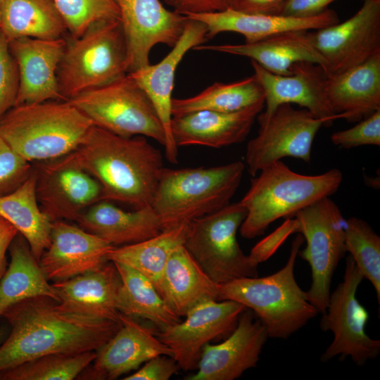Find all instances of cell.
Listing matches in <instances>:
<instances>
[{"mask_svg": "<svg viewBox=\"0 0 380 380\" xmlns=\"http://www.w3.org/2000/svg\"><path fill=\"white\" fill-rule=\"evenodd\" d=\"M68 101L95 126L125 137L151 138L165 146V132L151 99L128 73Z\"/></svg>", "mask_w": 380, "mask_h": 380, "instance_id": "ba28073f", "label": "cell"}, {"mask_svg": "<svg viewBox=\"0 0 380 380\" xmlns=\"http://www.w3.org/2000/svg\"><path fill=\"white\" fill-rule=\"evenodd\" d=\"M186 16L205 25L208 39L221 32H232L243 35L245 43L258 42L284 32L317 30L339 23L337 13L331 9L308 18L246 13L231 8L217 12L189 14Z\"/></svg>", "mask_w": 380, "mask_h": 380, "instance_id": "cb8c5ba5", "label": "cell"}, {"mask_svg": "<svg viewBox=\"0 0 380 380\" xmlns=\"http://www.w3.org/2000/svg\"><path fill=\"white\" fill-rule=\"evenodd\" d=\"M91 125L68 100H51L13 107L0 120V136L32 163L72 152Z\"/></svg>", "mask_w": 380, "mask_h": 380, "instance_id": "5b68a950", "label": "cell"}, {"mask_svg": "<svg viewBox=\"0 0 380 380\" xmlns=\"http://www.w3.org/2000/svg\"><path fill=\"white\" fill-rule=\"evenodd\" d=\"M18 234L16 228L0 216V279L7 268L6 253Z\"/></svg>", "mask_w": 380, "mask_h": 380, "instance_id": "7dc6e473", "label": "cell"}, {"mask_svg": "<svg viewBox=\"0 0 380 380\" xmlns=\"http://www.w3.org/2000/svg\"><path fill=\"white\" fill-rule=\"evenodd\" d=\"M158 292L179 317L185 316L202 301L220 300L218 284L207 275L184 245L169 257Z\"/></svg>", "mask_w": 380, "mask_h": 380, "instance_id": "f1b7e54d", "label": "cell"}, {"mask_svg": "<svg viewBox=\"0 0 380 380\" xmlns=\"http://www.w3.org/2000/svg\"><path fill=\"white\" fill-rule=\"evenodd\" d=\"M6 338V331L4 329H0V345Z\"/></svg>", "mask_w": 380, "mask_h": 380, "instance_id": "c3c4849f", "label": "cell"}, {"mask_svg": "<svg viewBox=\"0 0 380 380\" xmlns=\"http://www.w3.org/2000/svg\"><path fill=\"white\" fill-rule=\"evenodd\" d=\"M51 284L62 310L120 322L122 280L113 262L108 260L94 270Z\"/></svg>", "mask_w": 380, "mask_h": 380, "instance_id": "603a6c76", "label": "cell"}, {"mask_svg": "<svg viewBox=\"0 0 380 380\" xmlns=\"http://www.w3.org/2000/svg\"><path fill=\"white\" fill-rule=\"evenodd\" d=\"M244 169L241 161L210 167H164L151 204L163 230L189 223L230 203Z\"/></svg>", "mask_w": 380, "mask_h": 380, "instance_id": "8992f818", "label": "cell"}, {"mask_svg": "<svg viewBox=\"0 0 380 380\" xmlns=\"http://www.w3.org/2000/svg\"><path fill=\"white\" fill-rule=\"evenodd\" d=\"M336 0H288L279 15L296 18L315 16L326 11Z\"/></svg>", "mask_w": 380, "mask_h": 380, "instance_id": "f6af8a7d", "label": "cell"}, {"mask_svg": "<svg viewBox=\"0 0 380 380\" xmlns=\"http://www.w3.org/2000/svg\"><path fill=\"white\" fill-rule=\"evenodd\" d=\"M303 242L300 234L295 237L286 265L272 274L218 284L220 300H234L251 310L265 326L268 337L288 338L319 313L294 276L296 258Z\"/></svg>", "mask_w": 380, "mask_h": 380, "instance_id": "277c9868", "label": "cell"}, {"mask_svg": "<svg viewBox=\"0 0 380 380\" xmlns=\"http://www.w3.org/2000/svg\"><path fill=\"white\" fill-rule=\"evenodd\" d=\"M32 170V163L18 154L0 136V196L18 188Z\"/></svg>", "mask_w": 380, "mask_h": 380, "instance_id": "ab89813d", "label": "cell"}, {"mask_svg": "<svg viewBox=\"0 0 380 380\" xmlns=\"http://www.w3.org/2000/svg\"><path fill=\"white\" fill-rule=\"evenodd\" d=\"M324 92L337 119L359 122L380 110V53L340 74L327 76Z\"/></svg>", "mask_w": 380, "mask_h": 380, "instance_id": "4316f807", "label": "cell"}, {"mask_svg": "<svg viewBox=\"0 0 380 380\" xmlns=\"http://www.w3.org/2000/svg\"><path fill=\"white\" fill-rule=\"evenodd\" d=\"M173 11L189 14L212 13L230 8L234 0H163Z\"/></svg>", "mask_w": 380, "mask_h": 380, "instance_id": "ee69618b", "label": "cell"}, {"mask_svg": "<svg viewBox=\"0 0 380 380\" xmlns=\"http://www.w3.org/2000/svg\"><path fill=\"white\" fill-rule=\"evenodd\" d=\"M96 355V351L43 355L0 372V380H72Z\"/></svg>", "mask_w": 380, "mask_h": 380, "instance_id": "d590c367", "label": "cell"}, {"mask_svg": "<svg viewBox=\"0 0 380 380\" xmlns=\"http://www.w3.org/2000/svg\"><path fill=\"white\" fill-rule=\"evenodd\" d=\"M364 279L362 273L349 255L346 258L343 281L330 293L328 306L320 319L323 331H331L334 339L320 357L327 362L339 356L347 357L357 365L375 359L380 353V341L370 338L365 331L369 313L359 303L356 293Z\"/></svg>", "mask_w": 380, "mask_h": 380, "instance_id": "8fae6325", "label": "cell"}, {"mask_svg": "<svg viewBox=\"0 0 380 380\" xmlns=\"http://www.w3.org/2000/svg\"><path fill=\"white\" fill-rule=\"evenodd\" d=\"M260 128L247 144L245 161L253 177L267 165L286 157L309 163L313 141L326 122L307 109L291 104L278 106L266 119H257Z\"/></svg>", "mask_w": 380, "mask_h": 380, "instance_id": "7c38bea8", "label": "cell"}, {"mask_svg": "<svg viewBox=\"0 0 380 380\" xmlns=\"http://www.w3.org/2000/svg\"><path fill=\"white\" fill-rule=\"evenodd\" d=\"M127 49V73L150 64L154 46L173 47L183 33L188 18L166 8L160 0H113Z\"/></svg>", "mask_w": 380, "mask_h": 380, "instance_id": "2e32d148", "label": "cell"}, {"mask_svg": "<svg viewBox=\"0 0 380 380\" xmlns=\"http://www.w3.org/2000/svg\"><path fill=\"white\" fill-rule=\"evenodd\" d=\"M259 172L239 201L246 211L239 228L241 236L246 239L260 236L274 221L293 217L303 208L329 197L343 181V174L337 168L308 175L291 170L281 160Z\"/></svg>", "mask_w": 380, "mask_h": 380, "instance_id": "3957f363", "label": "cell"}, {"mask_svg": "<svg viewBox=\"0 0 380 380\" xmlns=\"http://www.w3.org/2000/svg\"><path fill=\"white\" fill-rule=\"evenodd\" d=\"M68 33L81 35L92 24L120 20L119 11L113 0H54Z\"/></svg>", "mask_w": 380, "mask_h": 380, "instance_id": "74e56055", "label": "cell"}, {"mask_svg": "<svg viewBox=\"0 0 380 380\" xmlns=\"http://www.w3.org/2000/svg\"><path fill=\"white\" fill-rule=\"evenodd\" d=\"M120 320V327L96 351L94 360L78 379H115L156 356H172L171 350L148 327L123 314Z\"/></svg>", "mask_w": 380, "mask_h": 380, "instance_id": "d6986e66", "label": "cell"}, {"mask_svg": "<svg viewBox=\"0 0 380 380\" xmlns=\"http://www.w3.org/2000/svg\"><path fill=\"white\" fill-rule=\"evenodd\" d=\"M297 232L306 242L298 255L308 262L312 283L306 291L308 300L319 312L328 306L334 272L346 253V220L338 205L324 197L297 212L294 216Z\"/></svg>", "mask_w": 380, "mask_h": 380, "instance_id": "30bf717a", "label": "cell"}, {"mask_svg": "<svg viewBox=\"0 0 380 380\" xmlns=\"http://www.w3.org/2000/svg\"><path fill=\"white\" fill-rule=\"evenodd\" d=\"M57 80L63 100L127 74V49L120 20L90 25L81 35L65 36Z\"/></svg>", "mask_w": 380, "mask_h": 380, "instance_id": "52a82bcc", "label": "cell"}, {"mask_svg": "<svg viewBox=\"0 0 380 380\" xmlns=\"http://www.w3.org/2000/svg\"><path fill=\"white\" fill-rule=\"evenodd\" d=\"M36 194L41 210L53 222L77 221L101 201L99 182L78 163L72 152L34 163Z\"/></svg>", "mask_w": 380, "mask_h": 380, "instance_id": "4fadbf2b", "label": "cell"}, {"mask_svg": "<svg viewBox=\"0 0 380 380\" xmlns=\"http://www.w3.org/2000/svg\"><path fill=\"white\" fill-rule=\"evenodd\" d=\"M346 252L372 284L380 303V237L365 220L357 217L346 220Z\"/></svg>", "mask_w": 380, "mask_h": 380, "instance_id": "8d00e7d4", "label": "cell"}, {"mask_svg": "<svg viewBox=\"0 0 380 380\" xmlns=\"http://www.w3.org/2000/svg\"><path fill=\"white\" fill-rule=\"evenodd\" d=\"M0 29L8 41L20 37L55 39L68 33L54 0H4Z\"/></svg>", "mask_w": 380, "mask_h": 380, "instance_id": "1f68e13d", "label": "cell"}, {"mask_svg": "<svg viewBox=\"0 0 380 380\" xmlns=\"http://www.w3.org/2000/svg\"><path fill=\"white\" fill-rule=\"evenodd\" d=\"M268 335L265 326L246 308L228 338L218 344L206 343L197 372L187 380H234L256 367Z\"/></svg>", "mask_w": 380, "mask_h": 380, "instance_id": "e0dca14e", "label": "cell"}, {"mask_svg": "<svg viewBox=\"0 0 380 380\" xmlns=\"http://www.w3.org/2000/svg\"><path fill=\"white\" fill-rule=\"evenodd\" d=\"M291 30L272 35L253 43L241 44L199 45L196 51H210L249 58L266 70L288 75L298 62L317 64L324 61L315 46L313 32Z\"/></svg>", "mask_w": 380, "mask_h": 380, "instance_id": "484cf974", "label": "cell"}, {"mask_svg": "<svg viewBox=\"0 0 380 380\" xmlns=\"http://www.w3.org/2000/svg\"><path fill=\"white\" fill-rule=\"evenodd\" d=\"M246 215L239 201L188 224L184 246L217 284L258 276V266L244 254L236 238Z\"/></svg>", "mask_w": 380, "mask_h": 380, "instance_id": "9c48e42d", "label": "cell"}, {"mask_svg": "<svg viewBox=\"0 0 380 380\" xmlns=\"http://www.w3.org/2000/svg\"><path fill=\"white\" fill-rule=\"evenodd\" d=\"M265 103L263 89L255 75L239 81L215 82L199 94L172 99V115L179 116L198 110L234 113Z\"/></svg>", "mask_w": 380, "mask_h": 380, "instance_id": "836d02e7", "label": "cell"}, {"mask_svg": "<svg viewBox=\"0 0 380 380\" xmlns=\"http://www.w3.org/2000/svg\"><path fill=\"white\" fill-rule=\"evenodd\" d=\"M231 300H207L192 308L186 319L157 334L158 338L172 351L180 369H197L203 346L215 338L230 334L246 309Z\"/></svg>", "mask_w": 380, "mask_h": 380, "instance_id": "9a60e30c", "label": "cell"}, {"mask_svg": "<svg viewBox=\"0 0 380 380\" xmlns=\"http://www.w3.org/2000/svg\"><path fill=\"white\" fill-rule=\"evenodd\" d=\"M188 224L163 230L159 234L136 243L114 247L108 260L127 265L150 280L158 291L171 253L184 245Z\"/></svg>", "mask_w": 380, "mask_h": 380, "instance_id": "d6a6232c", "label": "cell"}, {"mask_svg": "<svg viewBox=\"0 0 380 380\" xmlns=\"http://www.w3.org/2000/svg\"><path fill=\"white\" fill-rule=\"evenodd\" d=\"M0 216L16 228L27 241L34 258L39 261L50 243L53 222L39 205L34 168L18 188L0 196Z\"/></svg>", "mask_w": 380, "mask_h": 380, "instance_id": "4dcf8cb0", "label": "cell"}, {"mask_svg": "<svg viewBox=\"0 0 380 380\" xmlns=\"http://www.w3.org/2000/svg\"><path fill=\"white\" fill-rule=\"evenodd\" d=\"M19 71V89L15 106L63 100L60 94L57 70L65 37L55 39L20 37L8 41Z\"/></svg>", "mask_w": 380, "mask_h": 380, "instance_id": "7402d4cb", "label": "cell"}, {"mask_svg": "<svg viewBox=\"0 0 380 380\" xmlns=\"http://www.w3.org/2000/svg\"><path fill=\"white\" fill-rule=\"evenodd\" d=\"M288 0H234L230 8L246 13L279 15Z\"/></svg>", "mask_w": 380, "mask_h": 380, "instance_id": "bcb514c9", "label": "cell"}, {"mask_svg": "<svg viewBox=\"0 0 380 380\" xmlns=\"http://www.w3.org/2000/svg\"><path fill=\"white\" fill-rule=\"evenodd\" d=\"M3 317L11 330L0 345V372L49 354L96 351L121 326V322L63 311L47 296L23 300Z\"/></svg>", "mask_w": 380, "mask_h": 380, "instance_id": "6da1fadb", "label": "cell"}, {"mask_svg": "<svg viewBox=\"0 0 380 380\" xmlns=\"http://www.w3.org/2000/svg\"><path fill=\"white\" fill-rule=\"evenodd\" d=\"M113 263L122 280L118 306L121 314L146 319L160 331L181 321L148 279L127 265Z\"/></svg>", "mask_w": 380, "mask_h": 380, "instance_id": "e575fe53", "label": "cell"}, {"mask_svg": "<svg viewBox=\"0 0 380 380\" xmlns=\"http://www.w3.org/2000/svg\"><path fill=\"white\" fill-rule=\"evenodd\" d=\"M76 222L82 229L115 247L143 241L163 231L151 205L125 211L104 200L89 207Z\"/></svg>", "mask_w": 380, "mask_h": 380, "instance_id": "83f0119b", "label": "cell"}, {"mask_svg": "<svg viewBox=\"0 0 380 380\" xmlns=\"http://www.w3.org/2000/svg\"><path fill=\"white\" fill-rule=\"evenodd\" d=\"M327 76L340 74L380 53V1H365L346 21L315 30Z\"/></svg>", "mask_w": 380, "mask_h": 380, "instance_id": "5bb4252c", "label": "cell"}, {"mask_svg": "<svg viewBox=\"0 0 380 380\" xmlns=\"http://www.w3.org/2000/svg\"><path fill=\"white\" fill-rule=\"evenodd\" d=\"M19 71L8 41L0 29V120L15 106L19 89Z\"/></svg>", "mask_w": 380, "mask_h": 380, "instance_id": "f35d334b", "label": "cell"}, {"mask_svg": "<svg viewBox=\"0 0 380 380\" xmlns=\"http://www.w3.org/2000/svg\"><path fill=\"white\" fill-rule=\"evenodd\" d=\"M73 153L100 184L101 200L135 209L151 205L164 165L145 137H125L93 125Z\"/></svg>", "mask_w": 380, "mask_h": 380, "instance_id": "7a4b0ae2", "label": "cell"}, {"mask_svg": "<svg viewBox=\"0 0 380 380\" xmlns=\"http://www.w3.org/2000/svg\"><path fill=\"white\" fill-rule=\"evenodd\" d=\"M3 7H4V0H0V27L1 24V20H2Z\"/></svg>", "mask_w": 380, "mask_h": 380, "instance_id": "681fc988", "label": "cell"}, {"mask_svg": "<svg viewBox=\"0 0 380 380\" xmlns=\"http://www.w3.org/2000/svg\"><path fill=\"white\" fill-rule=\"evenodd\" d=\"M297 233L296 220L286 218L285 221L271 234L258 242L248 255L253 264L258 266L272 257L292 234Z\"/></svg>", "mask_w": 380, "mask_h": 380, "instance_id": "b9f144b4", "label": "cell"}, {"mask_svg": "<svg viewBox=\"0 0 380 380\" xmlns=\"http://www.w3.org/2000/svg\"><path fill=\"white\" fill-rule=\"evenodd\" d=\"M206 34L204 24L188 18L179 39L165 57L156 64H149L128 73L146 93L158 115L165 132V156L173 164L178 162V148L171 134L172 94L175 72L189 50L208 40Z\"/></svg>", "mask_w": 380, "mask_h": 380, "instance_id": "ffe728a7", "label": "cell"}, {"mask_svg": "<svg viewBox=\"0 0 380 380\" xmlns=\"http://www.w3.org/2000/svg\"><path fill=\"white\" fill-rule=\"evenodd\" d=\"M251 65L265 94V111L256 119L269 118L278 106L285 103L303 107L327 125L337 119L326 98L327 75L320 65L298 62L292 65L288 75L273 74L253 61Z\"/></svg>", "mask_w": 380, "mask_h": 380, "instance_id": "ac0fdd59", "label": "cell"}, {"mask_svg": "<svg viewBox=\"0 0 380 380\" xmlns=\"http://www.w3.org/2000/svg\"><path fill=\"white\" fill-rule=\"evenodd\" d=\"M264 107L262 103L234 113L198 110L173 116V141L177 148L196 145L218 148L240 143Z\"/></svg>", "mask_w": 380, "mask_h": 380, "instance_id": "d4e9b609", "label": "cell"}, {"mask_svg": "<svg viewBox=\"0 0 380 380\" xmlns=\"http://www.w3.org/2000/svg\"><path fill=\"white\" fill-rule=\"evenodd\" d=\"M114 247L79 225L56 220L39 263L48 280H65L99 267Z\"/></svg>", "mask_w": 380, "mask_h": 380, "instance_id": "44dd1931", "label": "cell"}, {"mask_svg": "<svg viewBox=\"0 0 380 380\" xmlns=\"http://www.w3.org/2000/svg\"><path fill=\"white\" fill-rule=\"evenodd\" d=\"M331 141L344 148L380 145V110L359 121L354 127L334 132Z\"/></svg>", "mask_w": 380, "mask_h": 380, "instance_id": "60d3db41", "label": "cell"}, {"mask_svg": "<svg viewBox=\"0 0 380 380\" xmlns=\"http://www.w3.org/2000/svg\"><path fill=\"white\" fill-rule=\"evenodd\" d=\"M8 251L11 261L0 279V319L13 305L33 297L47 296L58 302L55 289L20 234L12 241Z\"/></svg>", "mask_w": 380, "mask_h": 380, "instance_id": "f546056e", "label": "cell"}, {"mask_svg": "<svg viewBox=\"0 0 380 380\" xmlns=\"http://www.w3.org/2000/svg\"><path fill=\"white\" fill-rule=\"evenodd\" d=\"M179 369L173 357L158 355L146 362L142 367L123 380H168Z\"/></svg>", "mask_w": 380, "mask_h": 380, "instance_id": "7bdbcfd3", "label": "cell"}, {"mask_svg": "<svg viewBox=\"0 0 380 380\" xmlns=\"http://www.w3.org/2000/svg\"><path fill=\"white\" fill-rule=\"evenodd\" d=\"M364 1H380V0H363Z\"/></svg>", "mask_w": 380, "mask_h": 380, "instance_id": "f907efd6", "label": "cell"}]
</instances>
